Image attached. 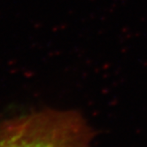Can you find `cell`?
I'll return each instance as SVG.
<instances>
[{"label": "cell", "instance_id": "1", "mask_svg": "<svg viewBox=\"0 0 147 147\" xmlns=\"http://www.w3.org/2000/svg\"><path fill=\"white\" fill-rule=\"evenodd\" d=\"M93 131L72 110L45 109L0 123V147H90Z\"/></svg>", "mask_w": 147, "mask_h": 147}]
</instances>
